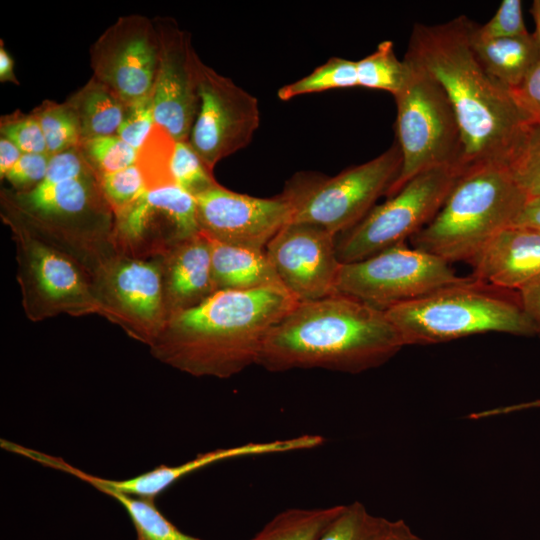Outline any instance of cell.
<instances>
[{
  "label": "cell",
  "instance_id": "1",
  "mask_svg": "<svg viewBox=\"0 0 540 540\" xmlns=\"http://www.w3.org/2000/svg\"><path fill=\"white\" fill-rule=\"evenodd\" d=\"M473 23L464 15L441 24L416 23L404 56L444 90L459 125L466 168L506 163L531 121L476 57L470 42Z\"/></svg>",
  "mask_w": 540,
  "mask_h": 540
},
{
  "label": "cell",
  "instance_id": "2",
  "mask_svg": "<svg viewBox=\"0 0 540 540\" xmlns=\"http://www.w3.org/2000/svg\"><path fill=\"white\" fill-rule=\"evenodd\" d=\"M296 303L283 288L216 291L172 316L150 352L195 377L230 378L257 364L268 333Z\"/></svg>",
  "mask_w": 540,
  "mask_h": 540
},
{
  "label": "cell",
  "instance_id": "3",
  "mask_svg": "<svg viewBox=\"0 0 540 540\" xmlns=\"http://www.w3.org/2000/svg\"><path fill=\"white\" fill-rule=\"evenodd\" d=\"M405 346L385 311L335 293L294 307L270 330L257 364L271 372L320 368L357 374Z\"/></svg>",
  "mask_w": 540,
  "mask_h": 540
},
{
  "label": "cell",
  "instance_id": "4",
  "mask_svg": "<svg viewBox=\"0 0 540 540\" xmlns=\"http://www.w3.org/2000/svg\"><path fill=\"white\" fill-rule=\"evenodd\" d=\"M527 199L506 163L467 167L439 212L411 242L449 263L470 262L497 233L513 224Z\"/></svg>",
  "mask_w": 540,
  "mask_h": 540
},
{
  "label": "cell",
  "instance_id": "5",
  "mask_svg": "<svg viewBox=\"0 0 540 540\" xmlns=\"http://www.w3.org/2000/svg\"><path fill=\"white\" fill-rule=\"evenodd\" d=\"M1 197L39 235L74 258L92 282L119 254L112 240L114 212L95 174L25 192L3 189Z\"/></svg>",
  "mask_w": 540,
  "mask_h": 540
},
{
  "label": "cell",
  "instance_id": "6",
  "mask_svg": "<svg viewBox=\"0 0 540 540\" xmlns=\"http://www.w3.org/2000/svg\"><path fill=\"white\" fill-rule=\"evenodd\" d=\"M468 277L385 311L406 345H429L489 332L538 335L519 301Z\"/></svg>",
  "mask_w": 540,
  "mask_h": 540
},
{
  "label": "cell",
  "instance_id": "7",
  "mask_svg": "<svg viewBox=\"0 0 540 540\" xmlns=\"http://www.w3.org/2000/svg\"><path fill=\"white\" fill-rule=\"evenodd\" d=\"M1 217L16 244L17 281L30 321L60 314L102 316L92 279L74 258L39 235L3 197Z\"/></svg>",
  "mask_w": 540,
  "mask_h": 540
},
{
  "label": "cell",
  "instance_id": "8",
  "mask_svg": "<svg viewBox=\"0 0 540 540\" xmlns=\"http://www.w3.org/2000/svg\"><path fill=\"white\" fill-rule=\"evenodd\" d=\"M402 154L395 141L377 157L328 177L298 173L283 190L293 223L319 226L338 236L357 225L398 178Z\"/></svg>",
  "mask_w": 540,
  "mask_h": 540
},
{
  "label": "cell",
  "instance_id": "9",
  "mask_svg": "<svg viewBox=\"0 0 540 540\" xmlns=\"http://www.w3.org/2000/svg\"><path fill=\"white\" fill-rule=\"evenodd\" d=\"M405 61L410 73L394 95L396 142L402 154V167L387 198L423 171L443 166L464 167L459 125L444 90L425 71Z\"/></svg>",
  "mask_w": 540,
  "mask_h": 540
},
{
  "label": "cell",
  "instance_id": "10",
  "mask_svg": "<svg viewBox=\"0 0 540 540\" xmlns=\"http://www.w3.org/2000/svg\"><path fill=\"white\" fill-rule=\"evenodd\" d=\"M465 169L443 166L413 177L394 196L375 205L357 225L336 236L339 261H361L404 244L433 220Z\"/></svg>",
  "mask_w": 540,
  "mask_h": 540
},
{
  "label": "cell",
  "instance_id": "11",
  "mask_svg": "<svg viewBox=\"0 0 540 540\" xmlns=\"http://www.w3.org/2000/svg\"><path fill=\"white\" fill-rule=\"evenodd\" d=\"M467 278L444 259L404 243L342 264L336 291L386 311Z\"/></svg>",
  "mask_w": 540,
  "mask_h": 540
},
{
  "label": "cell",
  "instance_id": "12",
  "mask_svg": "<svg viewBox=\"0 0 540 540\" xmlns=\"http://www.w3.org/2000/svg\"><path fill=\"white\" fill-rule=\"evenodd\" d=\"M102 317L150 345L168 321L157 258L116 255L93 278Z\"/></svg>",
  "mask_w": 540,
  "mask_h": 540
},
{
  "label": "cell",
  "instance_id": "13",
  "mask_svg": "<svg viewBox=\"0 0 540 540\" xmlns=\"http://www.w3.org/2000/svg\"><path fill=\"white\" fill-rule=\"evenodd\" d=\"M200 107L189 143L209 170L245 148L260 124L255 96L202 61L198 66Z\"/></svg>",
  "mask_w": 540,
  "mask_h": 540
},
{
  "label": "cell",
  "instance_id": "14",
  "mask_svg": "<svg viewBox=\"0 0 540 540\" xmlns=\"http://www.w3.org/2000/svg\"><path fill=\"white\" fill-rule=\"evenodd\" d=\"M199 232L195 198L168 185L147 190L116 213L112 240L119 254L153 259Z\"/></svg>",
  "mask_w": 540,
  "mask_h": 540
},
{
  "label": "cell",
  "instance_id": "15",
  "mask_svg": "<svg viewBox=\"0 0 540 540\" xmlns=\"http://www.w3.org/2000/svg\"><path fill=\"white\" fill-rule=\"evenodd\" d=\"M159 61V37L143 15L119 17L93 43V76L129 104L153 91Z\"/></svg>",
  "mask_w": 540,
  "mask_h": 540
},
{
  "label": "cell",
  "instance_id": "16",
  "mask_svg": "<svg viewBox=\"0 0 540 540\" xmlns=\"http://www.w3.org/2000/svg\"><path fill=\"white\" fill-rule=\"evenodd\" d=\"M194 198L200 232L228 245L265 250L292 220L293 208L283 192L259 198L217 184Z\"/></svg>",
  "mask_w": 540,
  "mask_h": 540
},
{
  "label": "cell",
  "instance_id": "17",
  "mask_svg": "<svg viewBox=\"0 0 540 540\" xmlns=\"http://www.w3.org/2000/svg\"><path fill=\"white\" fill-rule=\"evenodd\" d=\"M159 61L153 87L154 116L176 141H188L199 107L201 61L190 35L171 18L157 17Z\"/></svg>",
  "mask_w": 540,
  "mask_h": 540
},
{
  "label": "cell",
  "instance_id": "18",
  "mask_svg": "<svg viewBox=\"0 0 540 540\" xmlns=\"http://www.w3.org/2000/svg\"><path fill=\"white\" fill-rule=\"evenodd\" d=\"M266 254L283 287L305 302L337 293L342 263L336 251V236L324 228L290 222L266 245Z\"/></svg>",
  "mask_w": 540,
  "mask_h": 540
},
{
  "label": "cell",
  "instance_id": "19",
  "mask_svg": "<svg viewBox=\"0 0 540 540\" xmlns=\"http://www.w3.org/2000/svg\"><path fill=\"white\" fill-rule=\"evenodd\" d=\"M324 441V437L318 434H302L286 439L248 442L237 446L218 448L200 453L180 465L161 464L138 476L117 480L115 487L122 493L155 500L181 478L215 463L242 457L310 450L320 447Z\"/></svg>",
  "mask_w": 540,
  "mask_h": 540
},
{
  "label": "cell",
  "instance_id": "20",
  "mask_svg": "<svg viewBox=\"0 0 540 540\" xmlns=\"http://www.w3.org/2000/svg\"><path fill=\"white\" fill-rule=\"evenodd\" d=\"M472 278L504 290H521L540 275V231L509 226L469 262Z\"/></svg>",
  "mask_w": 540,
  "mask_h": 540
},
{
  "label": "cell",
  "instance_id": "21",
  "mask_svg": "<svg viewBox=\"0 0 540 540\" xmlns=\"http://www.w3.org/2000/svg\"><path fill=\"white\" fill-rule=\"evenodd\" d=\"M161 266L168 320L216 292L212 279L210 239L202 232L156 257Z\"/></svg>",
  "mask_w": 540,
  "mask_h": 540
},
{
  "label": "cell",
  "instance_id": "22",
  "mask_svg": "<svg viewBox=\"0 0 540 540\" xmlns=\"http://www.w3.org/2000/svg\"><path fill=\"white\" fill-rule=\"evenodd\" d=\"M210 242L212 279L216 291L285 289L265 250L228 245L212 239Z\"/></svg>",
  "mask_w": 540,
  "mask_h": 540
},
{
  "label": "cell",
  "instance_id": "23",
  "mask_svg": "<svg viewBox=\"0 0 540 540\" xmlns=\"http://www.w3.org/2000/svg\"><path fill=\"white\" fill-rule=\"evenodd\" d=\"M471 28L470 42L487 73L507 90L518 87L540 61L533 33L509 38H482Z\"/></svg>",
  "mask_w": 540,
  "mask_h": 540
},
{
  "label": "cell",
  "instance_id": "24",
  "mask_svg": "<svg viewBox=\"0 0 540 540\" xmlns=\"http://www.w3.org/2000/svg\"><path fill=\"white\" fill-rule=\"evenodd\" d=\"M66 102L79 119L83 141L117 134L127 105L93 75Z\"/></svg>",
  "mask_w": 540,
  "mask_h": 540
},
{
  "label": "cell",
  "instance_id": "25",
  "mask_svg": "<svg viewBox=\"0 0 540 540\" xmlns=\"http://www.w3.org/2000/svg\"><path fill=\"white\" fill-rule=\"evenodd\" d=\"M343 505L290 508L276 514L250 540H317Z\"/></svg>",
  "mask_w": 540,
  "mask_h": 540
},
{
  "label": "cell",
  "instance_id": "26",
  "mask_svg": "<svg viewBox=\"0 0 540 540\" xmlns=\"http://www.w3.org/2000/svg\"><path fill=\"white\" fill-rule=\"evenodd\" d=\"M97 490L116 500L126 510L135 528L136 540H202L182 532L162 514L154 499L107 488Z\"/></svg>",
  "mask_w": 540,
  "mask_h": 540
},
{
  "label": "cell",
  "instance_id": "27",
  "mask_svg": "<svg viewBox=\"0 0 540 540\" xmlns=\"http://www.w3.org/2000/svg\"><path fill=\"white\" fill-rule=\"evenodd\" d=\"M358 86L384 90L393 96L404 86L410 66L399 60L392 41H383L368 56L356 61Z\"/></svg>",
  "mask_w": 540,
  "mask_h": 540
},
{
  "label": "cell",
  "instance_id": "28",
  "mask_svg": "<svg viewBox=\"0 0 540 540\" xmlns=\"http://www.w3.org/2000/svg\"><path fill=\"white\" fill-rule=\"evenodd\" d=\"M31 113L40 124L50 156L81 146L80 122L66 101L44 100Z\"/></svg>",
  "mask_w": 540,
  "mask_h": 540
},
{
  "label": "cell",
  "instance_id": "29",
  "mask_svg": "<svg viewBox=\"0 0 540 540\" xmlns=\"http://www.w3.org/2000/svg\"><path fill=\"white\" fill-rule=\"evenodd\" d=\"M355 86H358L357 62L332 57L305 77L279 88L277 96L287 101L300 95Z\"/></svg>",
  "mask_w": 540,
  "mask_h": 540
},
{
  "label": "cell",
  "instance_id": "30",
  "mask_svg": "<svg viewBox=\"0 0 540 540\" xmlns=\"http://www.w3.org/2000/svg\"><path fill=\"white\" fill-rule=\"evenodd\" d=\"M506 165L528 197L540 195V122L526 124L507 157Z\"/></svg>",
  "mask_w": 540,
  "mask_h": 540
},
{
  "label": "cell",
  "instance_id": "31",
  "mask_svg": "<svg viewBox=\"0 0 540 540\" xmlns=\"http://www.w3.org/2000/svg\"><path fill=\"white\" fill-rule=\"evenodd\" d=\"M175 143L176 140L164 128L155 124L137 151L136 165L147 190L175 185L171 175Z\"/></svg>",
  "mask_w": 540,
  "mask_h": 540
},
{
  "label": "cell",
  "instance_id": "32",
  "mask_svg": "<svg viewBox=\"0 0 540 540\" xmlns=\"http://www.w3.org/2000/svg\"><path fill=\"white\" fill-rule=\"evenodd\" d=\"M389 523L390 520L373 515L356 501L343 505L317 540H381Z\"/></svg>",
  "mask_w": 540,
  "mask_h": 540
},
{
  "label": "cell",
  "instance_id": "33",
  "mask_svg": "<svg viewBox=\"0 0 540 540\" xmlns=\"http://www.w3.org/2000/svg\"><path fill=\"white\" fill-rule=\"evenodd\" d=\"M80 148L97 178L136 164L137 150L117 134L86 139Z\"/></svg>",
  "mask_w": 540,
  "mask_h": 540
},
{
  "label": "cell",
  "instance_id": "34",
  "mask_svg": "<svg viewBox=\"0 0 540 540\" xmlns=\"http://www.w3.org/2000/svg\"><path fill=\"white\" fill-rule=\"evenodd\" d=\"M171 175L174 184L193 197L218 184L189 141H176Z\"/></svg>",
  "mask_w": 540,
  "mask_h": 540
},
{
  "label": "cell",
  "instance_id": "35",
  "mask_svg": "<svg viewBox=\"0 0 540 540\" xmlns=\"http://www.w3.org/2000/svg\"><path fill=\"white\" fill-rule=\"evenodd\" d=\"M102 192L114 215L137 200L147 191L137 165L98 177Z\"/></svg>",
  "mask_w": 540,
  "mask_h": 540
},
{
  "label": "cell",
  "instance_id": "36",
  "mask_svg": "<svg viewBox=\"0 0 540 540\" xmlns=\"http://www.w3.org/2000/svg\"><path fill=\"white\" fill-rule=\"evenodd\" d=\"M0 133L23 153L49 154L40 124L32 113L24 114L17 110L2 116Z\"/></svg>",
  "mask_w": 540,
  "mask_h": 540
},
{
  "label": "cell",
  "instance_id": "37",
  "mask_svg": "<svg viewBox=\"0 0 540 540\" xmlns=\"http://www.w3.org/2000/svg\"><path fill=\"white\" fill-rule=\"evenodd\" d=\"M156 124L152 93L126 105L117 135L135 150H139Z\"/></svg>",
  "mask_w": 540,
  "mask_h": 540
},
{
  "label": "cell",
  "instance_id": "38",
  "mask_svg": "<svg viewBox=\"0 0 540 540\" xmlns=\"http://www.w3.org/2000/svg\"><path fill=\"white\" fill-rule=\"evenodd\" d=\"M475 33L482 38H509L528 32L521 0H503L493 17L483 25H476Z\"/></svg>",
  "mask_w": 540,
  "mask_h": 540
},
{
  "label": "cell",
  "instance_id": "39",
  "mask_svg": "<svg viewBox=\"0 0 540 540\" xmlns=\"http://www.w3.org/2000/svg\"><path fill=\"white\" fill-rule=\"evenodd\" d=\"M92 174L95 173L85 159L81 148L76 147L51 156L46 175L39 185H51Z\"/></svg>",
  "mask_w": 540,
  "mask_h": 540
},
{
  "label": "cell",
  "instance_id": "40",
  "mask_svg": "<svg viewBox=\"0 0 540 540\" xmlns=\"http://www.w3.org/2000/svg\"><path fill=\"white\" fill-rule=\"evenodd\" d=\"M50 158L49 154L23 153L5 178L17 192L32 190L43 181Z\"/></svg>",
  "mask_w": 540,
  "mask_h": 540
},
{
  "label": "cell",
  "instance_id": "41",
  "mask_svg": "<svg viewBox=\"0 0 540 540\" xmlns=\"http://www.w3.org/2000/svg\"><path fill=\"white\" fill-rule=\"evenodd\" d=\"M509 92L517 106L531 121L540 122V61L521 84Z\"/></svg>",
  "mask_w": 540,
  "mask_h": 540
},
{
  "label": "cell",
  "instance_id": "42",
  "mask_svg": "<svg viewBox=\"0 0 540 540\" xmlns=\"http://www.w3.org/2000/svg\"><path fill=\"white\" fill-rule=\"evenodd\" d=\"M519 300L540 336V275L519 290Z\"/></svg>",
  "mask_w": 540,
  "mask_h": 540
},
{
  "label": "cell",
  "instance_id": "43",
  "mask_svg": "<svg viewBox=\"0 0 540 540\" xmlns=\"http://www.w3.org/2000/svg\"><path fill=\"white\" fill-rule=\"evenodd\" d=\"M511 226L540 231V195L528 197Z\"/></svg>",
  "mask_w": 540,
  "mask_h": 540
},
{
  "label": "cell",
  "instance_id": "44",
  "mask_svg": "<svg viewBox=\"0 0 540 540\" xmlns=\"http://www.w3.org/2000/svg\"><path fill=\"white\" fill-rule=\"evenodd\" d=\"M23 152L10 140L0 138V177L5 178L8 171L17 163Z\"/></svg>",
  "mask_w": 540,
  "mask_h": 540
},
{
  "label": "cell",
  "instance_id": "45",
  "mask_svg": "<svg viewBox=\"0 0 540 540\" xmlns=\"http://www.w3.org/2000/svg\"><path fill=\"white\" fill-rule=\"evenodd\" d=\"M381 540H424L403 520H390L388 529Z\"/></svg>",
  "mask_w": 540,
  "mask_h": 540
},
{
  "label": "cell",
  "instance_id": "46",
  "mask_svg": "<svg viewBox=\"0 0 540 540\" xmlns=\"http://www.w3.org/2000/svg\"><path fill=\"white\" fill-rule=\"evenodd\" d=\"M0 81L19 85L14 72V60L6 50L2 39L0 40Z\"/></svg>",
  "mask_w": 540,
  "mask_h": 540
},
{
  "label": "cell",
  "instance_id": "47",
  "mask_svg": "<svg viewBox=\"0 0 540 540\" xmlns=\"http://www.w3.org/2000/svg\"><path fill=\"white\" fill-rule=\"evenodd\" d=\"M531 14L534 18V22L536 26L535 32L533 34L537 41L539 51H540V0L533 1L532 7H531Z\"/></svg>",
  "mask_w": 540,
  "mask_h": 540
}]
</instances>
